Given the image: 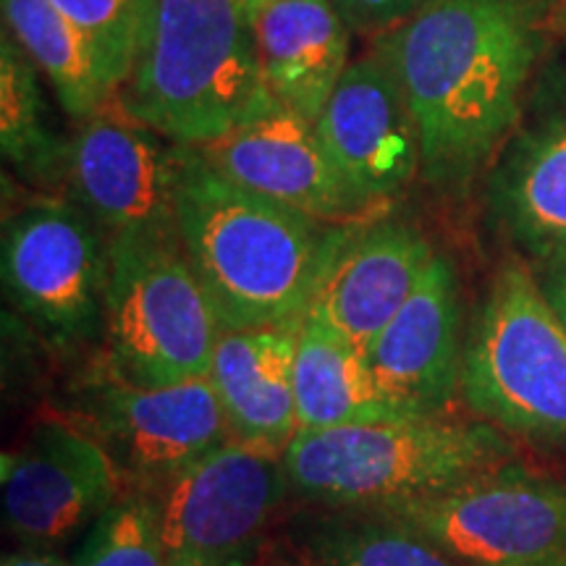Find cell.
<instances>
[{"instance_id": "1", "label": "cell", "mask_w": 566, "mask_h": 566, "mask_svg": "<svg viewBox=\"0 0 566 566\" xmlns=\"http://www.w3.org/2000/svg\"><path fill=\"white\" fill-rule=\"evenodd\" d=\"M405 92L430 187L464 192L525 111L543 53L535 0H436L375 38Z\"/></svg>"}, {"instance_id": "2", "label": "cell", "mask_w": 566, "mask_h": 566, "mask_svg": "<svg viewBox=\"0 0 566 566\" xmlns=\"http://www.w3.org/2000/svg\"><path fill=\"white\" fill-rule=\"evenodd\" d=\"M349 226L239 187L184 147L176 231L223 331L302 321Z\"/></svg>"}, {"instance_id": "3", "label": "cell", "mask_w": 566, "mask_h": 566, "mask_svg": "<svg viewBox=\"0 0 566 566\" xmlns=\"http://www.w3.org/2000/svg\"><path fill=\"white\" fill-rule=\"evenodd\" d=\"M268 95L250 0H153L118 101L176 145L202 147Z\"/></svg>"}, {"instance_id": "4", "label": "cell", "mask_w": 566, "mask_h": 566, "mask_svg": "<svg viewBox=\"0 0 566 566\" xmlns=\"http://www.w3.org/2000/svg\"><path fill=\"white\" fill-rule=\"evenodd\" d=\"M514 457L495 424L438 415L296 430L283 464L300 499L323 509H378L443 493Z\"/></svg>"}, {"instance_id": "5", "label": "cell", "mask_w": 566, "mask_h": 566, "mask_svg": "<svg viewBox=\"0 0 566 566\" xmlns=\"http://www.w3.org/2000/svg\"><path fill=\"white\" fill-rule=\"evenodd\" d=\"M459 394L501 433L566 449V328L527 260H504L488 283Z\"/></svg>"}, {"instance_id": "6", "label": "cell", "mask_w": 566, "mask_h": 566, "mask_svg": "<svg viewBox=\"0 0 566 566\" xmlns=\"http://www.w3.org/2000/svg\"><path fill=\"white\" fill-rule=\"evenodd\" d=\"M103 334L126 384L208 378L223 325L179 239L108 237Z\"/></svg>"}, {"instance_id": "7", "label": "cell", "mask_w": 566, "mask_h": 566, "mask_svg": "<svg viewBox=\"0 0 566 566\" xmlns=\"http://www.w3.org/2000/svg\"><path fill=\"white\" fill-rule=\"evenodd\" d=\"M367 512L415 530L464 566H566V480L516 462Z\"/></svg>"}, {"instance_id": "8", "label": "cell", "mask_w": 566, "mask_h": 566, "mask_svg": "<svg viewBox=\"0 0 566 566\" xmlns=\"http://www.w3.org/2000/svg\"><path fill=\"white\" fill-rule=\"evenodd\" d=\"M95 226L66 200H34L3 226L6 294L61 346H82L105 331L108 242Z\"/></svg>"}, {"instance_id": "9", "label": "cell", "mask_w": 566, "mask_h": 566, "mask_svg": "<svg viewBox=\"0 0 566 566\" xmlns=\"http://www.w3.org/2000/svg\"><path fill=\"white\" fill-rule=\"evenodd\" d=\"M289 491L283 451L226 441L150 491L168 566L252 554Z\"/></svg>"}, {"instance_id": "10", "label": "cell", "mask_w": 566, "mask_h": 566, "mask_svg": "<svg viewBox=\"0 0 566 566\" xmlns=\"http://www.w3.org/2000/svg\"><path fill=\"white\" fill-rule=\"evenodd\" d=\"M184 145L166 139L113 101L80 122L66 179L80 208L108 237L179 239L176 195Z\"/></svg>"}, {"instance_id": "11", "label": "cell", "mask_w": 566, "mask_h": 566, "mask_svg": "<svg viewBox=\"0 0 566 566\" xmlns=\"http://www.w3.org/2000/svg\"><path fill=\"white\" fill-rule=\"evenodd\" d=\"M87 433L105 446L118 472L155 491L176 472L231 438L210 378L176 386H134L116 378L82 394Z\"/></svg>"}, {"instance_id": "12", "label": "cell", "mask_w": 566, "mask_h": 566, "mask_svg": "<svg viewBox=\"0 0 566 566\" xmlns=\"http://www.w3.org/2000/svg\"><path fill=\"white\" fill-rule=\"evenodd\" d=\"M118 467L84 428L42 420L3 457V522L27 551H48L95 525L118 499Z\"/></svg>"}, {"instance_id": "13", "label": "cell", "mask_w": 566, "mask_h": 566, "mask_svg": "<svg viewBox=\"0 0 566 566\" xmlns=\"http://www.w3.org/2000/svg\"><path fill=\"white\" fill-rule=\"evenodd\" d=\"M315 129L365 216L399 197L422 171L412 111L394 71L375 51L349 63Z\"/></svg>"}, {"instance_id": "14", "label": "cell", "mask_w": 566, "mask_h": 566, "mask_svg": "<svg viewBox=\"0 0 566 566\" xmlns=\"http://www.w3.org/2000/svg\"><path fill=\"white\" fill-rule=\"evenodd\" d=\"M541 82L488 176V210L530 268L566 260V69Z\"/></svg>"}, {"instance_id": "15", "label": "cell", "mask_w": 566, "mask_h": 566, "mask_svg": "<svg viewBox=\"0 0 566 566\" xmlns=\"http://www.w3.org/2000/svg\"><path fill=\"white\" fill-rule=\"evenodd\" d=\"M195 150L239 187L323 223L349 226L365 218L331 166L315 122L273 95L237 129Z\"/></svg>"}, {"instance_id": "16", "label": "cell", "mask_w": 566, "mask_h": 566, "mask_svg": "<svg viewBox=\"0 0 566 566\" xmlns=\"http://www.w3.org/2000/svg\"><path fill=\"white\" fill-rule=\"evenodd\" d=\"M464 342L457 268L436 252L409 300L367 346L365 359L405 412L438 417L459 394Z\"/></svg>"}, {"instance_id": "17", "label": "cell", "mask_w": 566, "mask_h": 566, "mask_svg": "<svg viewBox=\"0 0 566 566\" xmlns=\"http://www.w3.org/2000/svg\"><path fill=\"white\" fill-rule=\"evenodd\" d=\"M433 254L415 226L388 218L359 221L331 260L307 315L367 352L409 300Z\"/></svg>"}, {"instance_id": "18", "label": "cell", "mask_w": 566, "mask_h": 566, "mask_svg": "<svg viewBox=\"0 0 566 566\" xmlns=\"http://www.w3.org/2000/svg\"><path fill=\"white\" fill-rule=\"evenodd\" d=\"M302 321L223 331L208 378L216 386L231 438L286 451L300 430L294 367Z\"/></svg>"}, {"instance_id": "19", "label": "cell", "mask_w": 566, "mask_h": 566, "mask_svg": "<svg viewBox=\"0 0 566 566\" xmlns=\"http://www.w3.org/2000/svg\"><path fill=\"white\" fill-rule=\"evenodd\" d=\"M260 69L275 101L317 122L349 69V27L334 0H250Z\"/></svg>"}, {"instance_id": "20", "label": "cell", "mask_w": 566, "mask_h": 566, "mask_svg": "<svg viewBox=\"0 0 566 566\" xmlns=\"http://www.w3.org/2000/svg\"><path fill=\"white\" fill-rule=\"evenodd\" d=\"M300 430L407 420L412 417L380 388L365 352L328 325L304 317L294 367Z\"/></svg>"}, {"instance_id": "21", "label": "cell", "mask_w": 566, "mask_h": 566, "mask_svg": "<svg viewBox=\"0 0 566 566\" xmlns=\"http://www.w3.org/2000/svg\"><path fill=\"white\" fill-rule=\"evenodd\" d=\"M11 38L51 82L61 108L74 122L95 116L118 97L95 45L51 0H0Z\"/></svg>"}, {"instance_id": "22", "label": "cell", "mask_w": 566, "mask_h": 566, "mask_svg": "<svg viewBox=\"0 0 566 566\" xmlns=\"http://www.w3.org/2000/svg\"><path fill=\"white\" fill-rule=\"evenodd\" d=\"M313 566H464L415 530L367 509H321L296 522Z\"/></svg>"}, {"instance_id": "23", "label": "cell", "mask_w": 566, "mask_h": 566, "mask_svg": "<svg viewBox=\"0 0 566 566\" xmlns=\"http://www.w3.org/2000/svg\"><path fill=\"white\" fill-rule=\"evenodd\" d=\"M0 145L27 181L53 184L69 171V145L51 129L40 69L11 34L0 42Z\"/></svg>"}, {"instance_id": "24", "label": "cell", "mask_w": 566, "mask_h": 566, "mask_svg": "<svg viewBox=\"0 0 566 566\" xmlns=\"http://www.w3.org/2000/svg\"><path fill=\"white\" fill-rule=\"evenodd\" d=\"M71 566H168L155 495L132 488L90 527Z\"/></svg>"}, {"instance_id": "25", "label": "cell", "mask_w": 566, "mask_h": 566, "mask_svg": "<svg viewBox=\"0 0 566 566\" xmlns=\"http://www.w3.org/2000/svg\"><path fill=\"white\" fill-rule=\"evenodd\" d=\"M150 3L153 0H51L53 9L95 45L105 74L118 92L137 61Z\"/></svg>"}, {"instance_id": "26", "label": "cell", "mask_w": 566, "mask_h": 566, "mask_svg": "<svg viewBox=\"0 0 566 566\" xmlns=\"http://www.w3.org/2000/svg\"><path fill=\"white\" fill-rule=\"evenodd\" d=\"M338 13L352 32L359 34H384L394 27L405 24L424 6L436 0H334Z\"/></svg>"}, {"instance_id": "27", "label": "cell", "mask_w": 566, "mask_h": 566, "mask_svg": "<svg viewBox=\"0 0 566 566\" xmlns=\"http://www.w3.org/2000/svg\"><path fill=\"white\" fill-rule=\"evenodd\" d=\"M533 273L543 296H546V302L551 304V310H554L556 317L566 328V260H562V263L533 268Z\"/></svg>"}, {"instance_id": "28", "label": "cell", "mask_w": 566, "mask_h": 566, "mask_svg": "<svg viewBox=\"0 0 566 566\" xmlns=\"http://www.w3.org/2000/svg\"><path fill=\"white\" fill-rule=\"evenodd\" d=\"M3 566H66L51 554L42 551H24V554H11L3 558Z\"/></svg>"}, {"instance_id": "29", "label": "cell", "mask_w": 566, "mask_h": 566, "mask_svg": "<svg viewBox=\"0 0 566 566\" xmlns=\"http://www.w3.org/2000/svg\"><path fill=\"white\" fill-rule=\"evenodd\" d=\"M187 566H254V551L244 556H233L226 558V562H208V564H187Z\"/></svg>"}]
</instances>
